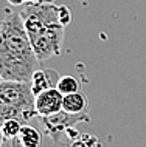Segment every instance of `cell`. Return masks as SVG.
Instances as JSON below:
<instances>
[{
    "label": "cell",
    "instance_id": "obj_13",
    "mask_svg": "<svg viewBox=\"0 0 146 147\" xmlns=\"http://www.w3.org/2000/svg\"><path fill=\"white\" fill-rule=\"evenodd\" d=\"M3 141H5V136H3V132H2V127H0V147L3 146Z\"/></svg>",
    "mask_w": 146,
    "mask_h": 147
},
{
    "label": "cell",
    "instance_id": "obj_14",
    "mask_svg": "<svg viewBox=\"0 0 146 147\" xmlns=\"http://www.w3.org/2000/svg\"><path fill=\"white\" fill-rule=\"evenodd\" d=\"M2 81H3V79H2V76H0V82H2Z\"/></svg>",
    "mask_w": 146,
    "mask_h": 147
},
{
    "label": "cell",
    "instance_id": "obj_8",
    "mask_svg": "<svg viewBox=\"0 0 146 147\" xmlns=\"http://www.w3.org/2000/svg\"><path fill=\"white\" fill-rule=\"evenodd\" d=\"M89 107V101L87 96L79 90L75 91V93H69L64 94V99H62V110L69 113H86Z\"/></svg>",
    "mask_w": 146,
    "mask_h": 147
},
{
    "label": "cell",
    "instance_id": "obj_12",
    "mask_svg": "<svg viewBox=\"0 0 146 147\" xmlns=\"http://www.w3.org/2000/svg\"><path fill=\"white\" fill-rule=\"evenodd\" d=\"M11 5H25L28 2H34V0H8Z\"/></svg>",
    "mask_w": 146,
    "mask_h": 147
},
{
    "label": "cell",
    "instance_id": "obj_5",
    "mask_svg": "<svg viewBox=\"0 0 146 147\" xmlns=\"http://www.w3.org/2000/svg\"><path fill=\"white\" fill-rule=\"evenodd\" d=\"M64 94L58 88H50L36 94V112L37 116H50L62 110Z\"/></svg>",
    "mask_w": 146,
    "mask_h": 147
},
{
    "label": "cell",
    "instance_id": "obj_11",
    "mask_svg": "<svg viewBox=\"0 0 146 147\" xmlns=\"http://www.w3.org/2000/svg\"><path fill=\"white\" fill-rule=\"evenodd\" d=\"M96 144H92L90 146V142H87V141H75L73 144H72V147H95Z\"/></svg>",
    "mask_w": 146,
    "mask_h": 147
},
{
    "label": "cell",
    "instance_id": "obj_2",
    "mask_svg": "<svg viewBox=\"0 0 146 147\" xmlns=\"http://www.w3.org/2000/svg\"><path fill=\"white\" fill-rule=\"evenodd\" d=\"M39 68L20 13H6L0 19V76L5 81L30 82Z\"/></svg>",
    "mask_w": 146,
    "mask_h": 147
},
{
    "label": "cell",
    "instance_id": "obj_7",
    "mask_svg": "<svg viewBox=\"0 0 146 147\" xmlns=\"http://www.w3.org/2000/svg\"><path fill=\"white\" fill-rule=\"evenodd\" d=\"M42 138H44V133L41 130H37L34 125L23 124L19 135L11 140V146L13 147H41Z\"/></svg>",
    "mask_w": 146,
    "mask_h": 147
},
{
    "label": "cell",
    "instance_id": "obj_10",
    "mask_svg": "<svg viewBox=\"0 0 146 147\" xmlns=\"http://www.w3.org/2000/svg\"><path fill=\"white\" fill-rule=\"evenodd\" d=\"M22 122L17 121V119H8V121H5L2 125V132H3V136H5V140H13V138H16L19 135V132H20L22 129Z\"/></svg>",
    "mask_w": 146,
    "mask_h": 147
},
{
    "label": "cell",
    "instance_id": "obj_6",
    "mask_svg": "<svg viewBox=\"0 0 146 147\" xmlns=\"http://www.w3.org/2000/svg\"><path fill=\"white\" fill-rule=\"evenodd\" d=\"M59 79H61V76H59V73L56 70H53V68H37L34 71L30 84H31V88H33V93L39 94L45 90L56 88Z\"/></svg>",
    "mask_w": 146,
    "mask_h": 147
},
{
    "label": "cell",
    "instance_id": "obj_9",
    "mask_svg": "<svg viewBox=\"0 0 146 147\" xmlns=\"http://www.w3.org/2000/svg\"><path fill=\"white\" fill-rule=\"evenodd\" d=\"M56 88L61 91L62 94L75 93V91L81 90V81L78 78H75V76H61Z\"/></svg>",
    "mask_w": 146,
    "mask_h": 147
},
{
    "label": "cell",
    "instance_id": "obj_3",
    "mask_svg": "<svg viewBox=\"0 0 146 147\" xmlns=\"http://www.w3.org/2000/svg\"><path fill=\"white\" fill-rule=\"evenodd\" d=\"M34 116H37L36 94L33 93L31 84L3 79L0 82V125L8 119L28 124Z\"/></svg>",
    "mask_w": 146,
    "mask_h": 147
},
{
    "label": "cell",
    "instance_id": "obj_1",
    "mask_svg": "<svg viewBox=\"0 0 146 147\" xmlns=\"http://www.w3.org/2000/svg\"><path fill=\"white\" fill-rule=\"evenodd\" d=\"M20 17L39 62L62 53L65 26L72 20L65 5H56L54 0H34L22 6Z\"/></svg>",
    "mask_w": 146,
    "mask_h": 147
},
{
    "label": "cell",
    "instance_id": "obj_4",
    "mask_svg": "<svg viewBox=\"0 0 146 147\" xmlns=\"http://www.w3.org/2000/svg\"><path fill=\"white\" fill-rule=\"evenodd\" d=\"M44 133H47L50 138H53L56 142H59V135H69L73 133V127L79 122H87L90 121L89 113H69L65 110L50 115V116H39Z\"/></svg>",
    "mask_w": 146,
    "mask_h": 147
}]
</instances>
